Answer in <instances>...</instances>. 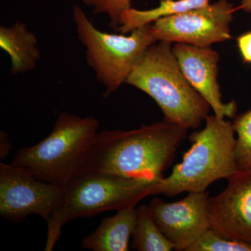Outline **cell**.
Listing matches in <instances>:
<instances>
[{
  "instance_id": "11",
  "label": "cell",
  "mask_w": 251,
  "mask_h": 251,
  "mask_svg": "<svg viewBox=\"0 0 251 251\" xmlns=\"http://www.w3.org/2000/svg\"><path fill=\"white\" fill-rule=\"evenodd\" d=\"M173 52L180 69L188 82L205 99L220 118H233L237 112L234 100L225 103L218 83L219 54L210 47H198L186 44H176Z\"/></svg>"
},
{
  "instance_id": "2",
  "label": "cell",
  "mask_w": 251,
  "mask_h": 251,
  "mask_svg": "<svg viewBox=\"0 0 251 251\" xmlns=\"http://www.w3.org/2000/svg\"><path fill=\"white\" fill-rule=\"evenodd\" d=\"M171 44L157 41L150 46L125 83L151 97L166 121L187 129L198 128L211 107L181 72Z\"/></svg>"
},
{
  "instance_id": "6",
  "label": "cell",
  "mask_w": 251,
  "mask_h": 251,
  "mask_svg": "<svg viewBox=\"0 0 251 251\" xmlns=\"http://www.w3.org/2000/svg\"><path fill=\"white\" fill-rule=\"evenodd\" d=\"M73 14L77 37L85 48L87 64L105 87L103 97H108L125 83L148 48L157 42L151 23L137 28L129 36L109 34L94 27L77 5L74 6Z\"/></svg>"
},
{
  "instance_id": "14",
  "label": "cell",
  "mask_w": 251,
  "mask_h": 251,
  "mask_svg": "<svg viewBox=\"0 0 251 251\" xmlns=\"http://www.w3.org/2000/svg\"><path fill=\"white\" fill-rule=\"evenodd\" d=\"M209 4V0H161L159 6L150 10H138L130 7L122 14L121 25L117 31L127 34L151 24L158 18L200 9Z\"/></svg>"
},
{
  "instance_id": "19",
  "label": "cell",
  "mask_w": 251,
  "mask_h": 251,
  "mask_svg": "<svg viewBox=\"0 0 251 251\" xmlns=\"http://www.w3.org/2000/svg\"><path fill=\"white\" fill-rule=\"evenodd\" d=\"M237 45L244 62L251 64V31L238 37Z\"/></svg>"
},
{
  "instance_id": "5",
  "label": "cell",
  "mask_w": 251,
  "mask_h": 251,
  "mask_svg": "<svg viewBox=\"0 0 251 251\" xmlns=\"http://www.w3.org/2000/svg\"><path fill=\"white\" fill-rule=\"evenodd\" d=\"M99 128L94 117L60 112L45 139L18 150L11 163L26 168L41 181L66 186L80 171Z\"/></svg>"
},
{
  "instance_id": "4",
  "label": "cell",
  "mask_w": 251,
  "mask_h": 251,
  "mask_svg": "<svg viewBox=\"0 0 251 251\" xmlns=\"http://www.w3.org/2000/svg\"><path fill=\"white\" fill-rule=\"evenodd\" d=\"M158 181L112 175L77 173L64 186V201L46 222L45 251L53 250L63 226L69 221L137 205L144 198L153 196Z\"/></svg>"
},
{
  "instance_id": "18",
  "label": "cell",
  "mask_w": 251,
  "mask_h": 251,
  "mask_svg": "<svg viewBox=\"0 0 251 251\" xmlns=\"http://www.w3.org/2000/svg\"><path fill=\"white\" fill-rule=\"evenodd\" d=\"M87 6L93 7V14H107L110 17L109 26L117 31L121 25L125 11L130 9L131 0H82Z\"/></svg>"
},
{
  "instance_id": "1",
  "label": "cell",
  "mask_w": 251,
  "mask_h": 251,
  "mask_svg": "<svg viewBox=\"0 0 251 251\" xmlns=\"http://www.w3.org/2000/svg\"><path fill=\"white\" fill-rule=\"evenodd\" d=\"M188 130L164 120L134 130H101L86 152L78 173L161 179Z\"/></svg>"
},
{
  "instance_id": "12",
  "label": "cell",
  "mask_w": 251,
  "mask_h": 251,
  "mask_svg": "<svg viewBox=\"0 0 251 251\" xmlns=\"http://www.w3.org/2000/svg\"><path fill=\"white\" fill-rule=\"evenodd\" d=\"M137 222L136 205L117 211L102 220L96 229L82 240V247L93 251H128Z\"/></svg>"
},
{
  "instance_id": "7",
  "label": "cell",
  "mask_w": 251,
  "mask_h": 251,
  "mask_svg": "<svg viewBox=\"0 0 251 251\" xmlns=\"http://www.w3.org/2000/svg\"><path fill=\"white\" fill-rule=\"evenodd\" d=\"M65 187L37 179L23 167L0 163V216L21 222L36 214L46 222L62 204Z\"/></svg>"
},
{
  "instance_id": "3",
  "label": "cell",
  "mask_w": 251,
  "mask_h": 251,
  "mask_svg": "<svg viewBox=\"0 0 251 251\" xmlns=\"http://www.w3.org/2000/svg\"><path fill=\"white\" fill-rule=\"evenodd\" d=\"M205 122L202 130L190 135L191 148L169 176L158 180L153 195L174 197L184 192H205L213 183L239 172L232 122L215 115H208Z\"/></svg>"
},
{
  "instance_id": "13",
  "label": "cell",
  "mask_w": 251,
  "mask_h": 251,
  "mask_svg": "<svg viewBox=\"0 0 251 251\" xmlns=\"http://www.w3.org/2000/svg\"><path fill=\"white\" fill-rule=\"evenodd\" d=\"M0 48L11 58L12 75L34 70L41 58L37 39L24 23L0 27Z\"/></svg>"
},
{
  "instance_id": "10",
  "label": "cell",
  "mask_w": 251,
  "mask_h": 251,
  "mask_svg": "<svg viewBox=\"0 0 251 251\" xmlns=\"http://www.w3.org/2000/svg\"><path fill=\"white\" fill-rule=\"evenodd\" d=\"M217 196H209V228L220 235L251 244V172L239 171Z\"/></svg>"
},
{
  "instance_id": "15",
  "label": "cell",
  "mask_w": 251,
  "mask_h": 251,
  "mask_svg": "<svg viewBox=\"0 0 251 251\" xmlns=\"http://www.w3.org/2000/svg\"><path fill=\"white\" fill-rule=\"evenodd\" d=\"M132 249L138 251H171L175 247L158 227L149 205L137 208V222L133 232Z\"/></svg>"
},
{
  "instance_id": "17",
  "label": "cell",
  "mask_w": 251,
  "mask_h": 251,
  "mask_svg": "<svg viewBox=\"0 0 251 251\" xmlns=\"http://www.w3.org/2000/svg\"><path fill=\"white\" fill-rule=\"evenodd\" d=\"M186 251H251V244L227 239L209 228Z\"/></svg>"
},
{
  "instance_id": "20",
  "label": "cell",
  "mask_w": 251,
  "mask_h": 251,
  "mask_svg": "<svg viewBox=\"0 0 251 251\" xmlns=\"http://www.w3.org/2000/svg\"><path fill=\"white\" fill-rule=\"evenodd\" d=\"M12 147L10 143L9 136L4 131L0 133V158L4 159L9 154Z\"/></svg>"
},
{
  "instance_id": "9",
  "label": "cell",
  "mask_w": 251,
  "mask_h": 251,
  "mask_svg": "<svg viewBox=\"0 0 251 251\" xmlns=\"http://www.w3.org/2000/svg\"><path fill=\"white\" fill-rule=\"evenodd\" d=\"M209 197L208 191L191 192L177 202L154 198L148 204L153 221L175 251H187L209 228Z\"/></svg>"
},
{
  "instance_id": "16",
  "label": "cell",
  "mask_w": 251,
  "mask_h": 251,
  "mask_svg": "<svg viewBox=\"0 0 251 251\" xmlns=\"http://www.w3.org/2000/svg\"><path fill=\"white\" fill-rule=\"evenodd\" d=\"M232 125L237 138L235 157L238 169L251 172V109L236 116Z\"/></svg>"
},
{
  "instance_id": "8",
  "label": "cell",
  "mask_w": 251,
  "mask_h": 251,
  "mask_svg": "<svg viewBox=\"0 0 251 251\" xmlns=\"http://www.w3.org/2000/svg\"><path fill=\"white\" fill-rule=\"evenodd\" d=\"M236 11L229 0L158 18L151 23L157 41L210 47L232 38L229 24Z\"/></svg>"
},
{
  "instance_id": "21",
  "label": "cell",
  "mask_w": 251,
  "mask_h": 251,
  "mask_svg": "<svg viewBox=\"0 0 251 251\" xmlns=\"http://www.w3.org/2000/svg\"><path fill=\"white\" fill-rule=\"evenodd\" d=\"M242 9L247 13H251V0H241V4L236 10Z\"/></svg>"
}]
</instances>
